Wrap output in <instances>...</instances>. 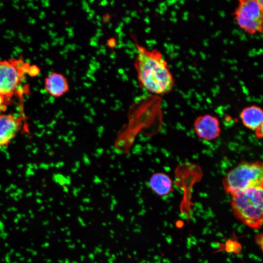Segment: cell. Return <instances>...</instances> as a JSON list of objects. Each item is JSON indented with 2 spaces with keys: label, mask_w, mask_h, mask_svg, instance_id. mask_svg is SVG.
Masks as SVG:
<instances>
[{
  "label": "cell",
  "mask_w": 263,
  "mask_h": 263,
  "mask_svg": "<svg viewBox=\"0 0 263 263\" xmlns=\"http://www.w3.org/2000/svg\"><path fill=\"white\" fill-rule=\"evenodd\" d=\"M138 54L134 67L138 80L142 88L155 94L170 92L174 86V79L168 63L158 50H149L136 43Z\"/></svg>",
  "instance_id": "obj_1"
},
{
  "label": "cell",
  "mask_w": 263,
  "mask_h": 263,
  "mask_svg": "<svg viewBox=\"0 0 263 263\" xmlns=\"http://www.w3.org/2000/svg\"><path fill=\"white\" fill-rule=\"evenodd\" d=\"M263 187L249 188L232 195L231 207L236 218L249 227L259 229L263 218Z\"/></svg>",
  "instance_id": "obj_2"
},
{
  "label": "cell",
  "mask_w": 263,
  "mask_h": 263,
  "mask_svg": "<svg viewBox=\"0 0 263 263\" xmlns=\"http://www.w3.org/2000/svg\"><path fill=\"white\" fill-rule=\"evenodd\" d=\"M262 162H243L231 169L223 180L226 193L231 195L254 188L263 187Z\"/></svg>",
  "instance_id": "obj_3"
},
{
  "label": "cell",
  "mask_w": 263,
  "mask_h": 263,
  "mask_svg": "<svg viewBox=\"0 0 263 263\" xmlns=\"http://www.w3.org/2000/svg\"><path fill=\"white\" fill-rule=\"evenodd\" d=\"M30 66L20 59L0 60V94L8 98L20 94L18 88Z\"/></svg>",
  "instance_id": "obj_4"
},
{
  "label": "cell",
  "mask_w": 263,
  "mask_h": 263,
  "mask_svg": "<svg viewBox=\"0 0 263 263\" xmlns=\"http://www.w3.org/2000/svg\"><path fill=\"white\" fill-rule=\"evenodd\" d=\"M234 14L236 23L244 32L252 35L262 33V0H240Z\"/></svg>",
  "instance_id": "obj_5"
},
{
  "label": "cell",
  "mask_w": 263,
  "mask_h": 263,
  "mask_svg": "<svg viewBox=\"0 0 263 263\" xmlns=\"http://www.w3.org/2000/svg\"><path fill=\"white\" fill-rule=\"evenodd\" d=\"M194 131L199 137L205 140H212L220 134L219 120L215 116L205 114L197 117L193 123Z\"/></svg>",
  "instance_id": "obj_6"
},
{
  "label": "cell",
  "mask_w": 263,
  "mask_h": 263,
  "mask_svg": "<svg viewBox=\"0 0 263 263\" xmlns=\"http://www.w3.org/2000/svg\"><path fill=\"white\" fill-rule=\"evenodd\" d=\"M20 120L11 114H0V146L7 145L20 129Z\"/></svg>",
  "instance_id": "obj_7"
},
{
  "label": "cell",
  "mask_w": 263,
  "mask_h": 263,
  "mask_svg": "<svg viewBox=\"0 0 263 263\" xmlns=\"http://www.w3.org/2000/svg\"><path fill=\"white\" fill-rule=\"evenodd\" d=\"M69 87L67 78L60 73L52 72L45 79V90L55 97L63 95L69 90Z\"/></svg>",
  "instance_id": "obj_8"
},
{
  "label": "cell",
  "mask_w": 263,
  "mask_h": 263,
  "mask_svg": "<svg viewBox=\"0 0 263 263\" xmlns=\"http://www.w3.org/2000/svg\"><path fill=\"white\" fill-rule=\"evenodd\" d=\"M240 117L243 124L250 130H256L263 126V112L257 106L244 108L241 112Z\"/></svg>",
  "instance_id": "obj_9"
},
{
  "label": "cell",
  "mask_w": 263,
  "mask_h": 263,
  "mask_svg": "<svg viewBox=\"0 0 263 263\" xmlns=\"http://www.w3.org/2000/svg\"><path fill=\"white\" fill-rule=\"evenodd\" d=\"M150 189L159 196H165L172 190V181L169 177L163 172H155L149 180Z\"/></svg>",
  "instance_id": "obj_10"
},
{
  "label": "cell",
  "mask_w": 263,
  "mask_h": 263,
  "mask_svg": "<svg viewBox=\"0 0 263 263\" xmlns=\"http://www.w3.org/2000/svg\"><path fill=\"white\" fill-rule=\"evenodd\" d=\"M9 98L0 94V113L5 109Z\"/></svg>",
  "instance_id": "obj_11"
},
{
  "label": "cell",
  "mask_w": 263,
  "mask_h": 263,
  "mask_svg": "<svg viewBox=\"0 0 263 263\" xmlns=\"http://www.w3.org/2000/svg\"><path fill=\"white\" fill-rule=\"evenodd\" d=\"M228 242V241H227ZM226 249L228 252H235V248L237 249V247H235V245H236V243H235L232 241H229L228 243H227L226 244Z\"/></svg>",
  "instance_id": "obj_12"
},
{
  "label": "cell",
  "mask_w": 263,
  "mask_h": 263,
  "mask_svg": "<svg viewBox=\"0 0 263 263\" xmlns=\"http://www.w3.org/2000/svg\"><path fill=\"white\" fill-rule=\"evenodd\" d=\"M256 239V242L258 244L261 246V249H262V241H263V236L262 234L260 233L259 234H257L256 236L255 237Z\"/></svg>",
  "instance_id": "obj_13"
},
{
  "label": "cell",
  "mask_w": 263,
  "mask_h": 263,
  "mask_svg": "<svg viewBox=\"0 0 263 263\" xmlns=\"http://www.w3.org/2000/svg\"><path fill=\"white\" fill-rule=\"evenodd\" d=\"M256 131V136L259 138L262 137L263 135V126L258 128Z\"/></svg>",
  "instance_id": "obj_14"
},
{
  "label": "cell",
  "mask_w": 263,
  "mask_h": 263,
  "mask_svg": "<svg viewBox=\"0 0 263 263\" xmlns=\"http://www.w3.org/2000/svg\"><path fill=\"white\" fill-rule=\"evenodd\" d=\"M9 234L7 232H2L0 233V238L3 240H5L8 236Z\"/></svg>",
  "instance_id": "obj_15"
},
{
  "label": "cell",
  "mask_w": 263,
  "mask_h": 263,
  "mask_svg": "<svg viewBox=\"0 0 263 263\" xmlns=\"http://www.w3.org/2000/svg\"><path fill=\"white\" fill-rule=\"evenodd\" d=\"M108 45L111 47H113L115 45V40L113 38L111 39L108 41Z\"/></svg>",
  "instance_id": "obj_16"
},
{
  "label": "cell",
  "mask_w": 263,
  "mask_h": 263,
  "mask_svg": "<svg viewBox=\"0 0 263 263\" xmlns=\"http://www.w3.org/2000/svg\"><path fill=\"white\" fill-rule=\"evenodd\" d=\"M4 227H5L4 224H3V222H2L0 220V232H4Z\"/></svg>",
  "instance_id": "obj_17"
},
{
  "label": "cell",
  "mask_w": 263,
  "mask_h": 263,
  "mask_svg": "<svg viewBox=\"0 0 263 263\" xmlns=\"http://www.w3.org/2000/svg\"><path fill=\"white\" fill-rule=\"evenodd\" d=\"M50 246V244L49 242H44L41 245V247L42 248H47Z\"/></svg>",
  "instance_id": "obj_18"
},
{
  "label": "cell",
  "mask_w": 263,
  "mask_h": 263,
  "mask_svg": "<svg viewBox=\"0 0 263 263\" xmlns=\"http://www.w3.org/2000/svg\"><path fill=\"white\" fill-rule=\"evenodd\" d=\"M18 210V209L16 207H12L11 208H8L7 209V211L10 212V211H17Z\"/></svg>",
  "instance_id": "obj_19"
},
{
  "label": "cell",
  "mask_w": 263,
  "mask_h": 263,
  "mask_svg": "<svg viewBox=\"0 0 263 263\" xmlns=\"http://www.w3.org/2000/svg\"><path fill=\"white\" fill-rule=\"evenodd\" d=\"M15 252V250L14 249H11L10 251L6 254V256H10V255L13 254Z\"/></svg>",
  "instance_id": "obj_20"
},
{
  "label": "cell",
  "mask_w": 263,
  "mask_h": 263,
  "mask_svg": "<svg viewBox=\"0 0 263 263\" xmlns=\"http://www.w3.org/2000/svg\"><path fill=\"white\" fill-rule=\"evenodd\" d=\"M4 261H5L7 263H10L11 260H10V256H6V255H5V257H4Z\"/></svg>",
  "instance_id": "obj_21"
},
{
  "label": "cell",
  "mask_w": 263,
  "mask_h": 263,
  "mask_svg": "<svg viewBox=\"0 0 263 263\" xmlns=\"http://www.w3.org/2000/svg\"><path fill=\"white\" fill-rule=\"evenodd\" d=\"M49 224V221L48 220L43 221L42 223V225L44 226L48 225Z\"/></svg>",
  "instance_id": "obj_22"
},
{
  "label": "cell",
  "mask_w": 263,
  "mask_h": 263,
  "mask_svg": "<svg viewBox=\"0 0 263 263\" xmlns=\"http://www.w3.org/2000/svg\"><path fill=\"white\" fill-rule=\"evenodd\" d=\"M32 255H34V256H36L38 255V251L35 250H34L33 249L32 250V251L31 252Z\"/></svg>",
  "instance_id": "obj_23"
},
{
  "label": "cell",
  "mask_w": 263,
  "mask_h": 263,
  "mask_svg": "<svg viewBox=\"0 0 263 263\" xmlns=\"http://www.w3.org/2000/svg\"><path fill=\"white\" fill-rule=\"evenodd\" d=\"M15 255L16 257L20 258V257H21V254L19 252L15 253Z\"/></svg>",
  "instance_id": "obj_24"
},
{
  "label": "cell",
  "mask_w": 263,
  "mask_h": 263,
  "mask_svg": "<svg viewBox=\"0 0 263 263\" xmlns=\"http://www.w3.org/2000/svg\"><path fill=\"white\" fill-rule=\"evenodd\" d=\"M44 261L46 263H51L52 262V260L50 259H46L45 258L44 259Z\"/></svg>",
  "instance_id": "obj_25"
},
{
  "label": "cell",
  "mask_w": 263,
  "mask_h": 263,
  "mask_svg": "<svg viewBox=\"0 0 263 263\" xmlns=\"http://www.w3.org/2000/svg\"><path fill=\"white\" fill-rule=\"evenodd\" d=\"M16 217L19 219H19H21V218H22V216H21V214L20 213H18L16 214Z\"/></svg>",
  "instance_id": "obj_26"
},
{
  "label": "cell",
  "mask_w": 263,
  "mask_h": 263,
  "mask_svg": "<svg viewBox=\"0 0 263 263\" xmlns=\"http://www.w3.org/2000/svg\"><path fill=\"white\" fill-rule=\"evenodd\" d=\"M13 222L15 223V224H18L19 222V219H18L17 217L15 218L13 220Z\"/></svg>",
  "instance_id": "obj_27"
},
{
  "label": "cell",
  "mask_w": 263,
  "mask_h": 263,
  "mask_svg": "<svg viewBox=\"0 0 263 263\" xmlns=\"http://www.w3.org/2000/svg\"><path fill=\"white\" fill-rule=\"evenodd\" d=\"M27 230H28V228L27 227H23L21 229V231L23 232L27 231Z\"/></svg>",
  "instance_id": "obj_28"
},
{
  "label": "cell",
  "mask_w": 263,
  "mask_h": 263,
  "mask_svg": "<svg viewBox=\"0 0 263 263\" xmlns=\"http://www.w3.org/2000/svg\"><path fill=\"white\" fill-rule=\"evenodd\" d=\"M25 257H22V256H21V257H20V258H19V260L20 261H21V262L24 261L25 260Z\"/></svg>",
  "instance_id": "obj_29"
},
{
  "label": "cell",
  "mask_w": 263,
  "mask_h": 263,
  "mask_svg": "<svg viewBox=\"0 0 263 263\" xmlns=\"http://www.w3.org/2000/svg\"><path fill=\"white\" fill-rule=\"evenodd\" d=\"M32 261H33V260H32V259L31 258H28L27 260V262L28 263H31L32 262Z\"/></svg>",
  "instance_id": "obj_30"
},
{
  "label": "cell",
  "mask_w": 263,
  "mask_h": 263,
  "mask_svg": "<svg viewBox=\"0 0 263 263\" xmlns=\"http://www.w3.org/2000/svg\"><path fill=\"white\" fill-rule=\"evenodd\" d=\"M2 217L4 220H7L8 217L5 214H2Z\"/></svg>",
  "instance_id": "obj_31"
},
{
  "label": "cell",
  "mask_w": 263,
  "mask_h": 263,
  "mask_svg": "<svg viewBox=\"0 0 263 263\" xmlns=\"http://www.w3.org/2000/svg\"><path fill=\"white\" fill-rule=\"evenodd\" d=\"M33 249H31V248H27L25 249V250L27 251V252H31L32 251Z\"/></svg>",
  "instance_id": "obj_32"
},
{
  "label": "cell",
  "mask_w": 263,
  "mask_h": 263,
  "mask_svg": "<svg viewBox=\"0 0 263 263\" xmlns=\"http://www.w3.org/2000/svg\"><path fill=\"white\" fill-rule=\"evenodd\" d=\"M44 207L43 206H41L38 209V211H41L42 210H43V209H44Z\"/></svg>",
  "instance_id": "obj_33"
},
{
  "label": "cell",
  "mask_w": 263,
  "mask_h": 263,
  "mask_svg": "<svg viewBox=\"0 0 263 263\" xmlns=\"http://www.w3.org/2000/svg\"><path fill=\"white\" fill-rule=\"evenodd\" d=\"M4 247H8V246H9V244L7 243H4Z\"/></svg>",
  "instance_id": "obj_34"
},
{
  "label": "cell",
  "mask_w": 263,
  "mask_h": 263,
  "mask_svg": "<svg viewBox=\"0 0 263 263\" xmlns=\"http://www.w3.org/2000/svg\"><path fill=\"white\" fill-rule=\"evenodd\" d=\"M30 217L31 219H33L35 217V215L33 213H32L30 215Z\"/></svg>",
  "instance_id": "obj_35"
},
{
  "label": "cell",
  "mask_w": 263,
  "mask_h": 263,
  "mask_svg": "<svg viewBox=\"0 0 263 263\" xmlns=\"http://www.w3.org/2000/svg\"><path fill=\"white\" fill-rule=\"evenodd\" d=\"M15 229H16V230H19V226H16L15 227Z\"/></svg>",
  "instance_id": "obj_36"
},
{
  "label": "cell",
  "mask_w": 263,
  "mask_h": 263,
  "mask_svg": "<svg viewBox=\"0 0 263 263\" xmlns=\"http://www.w3.org/2000/svg\"><path fill=\"white\" fill-rule=\"evenodd\" d=\"M45 237L47 239H50V236H49V235H46L45 236Z\"/></svg>",
  "instance_id": "obj_37"
},
{
  "label": "cell",
  "mask_w": 263,
  "mask_h": 263,
  "mask_svg": "<svg viewBox=\"0 0 263 263\" xmlns=\"http://www.w3.org/2000/svg\"><path fill=\"white\" fill-rule=\"evenodd\" d=\"M22 218H25L26 215L25 214H21Z\"/></svg>",
  "instance_id": "obj_38"
},
{
  "label": "cell",
  "mask_w": 263,
  "mask_h": 263,
  "mask_svg": "<svg viewBox=\"0 0 263 263\" xmlns=\"http://www.w3.org/2000/svg\"><path fill=\"white\" fill-rule=\"evenodd\" d=\"M28 212H29L30 215L33 213V212H32V210H29Z\"/></svg>",
  "instance_id": "obj_39"
},
{
  "label": "cell",
  "mask_w": 263,
  "mask_h": 263,
  "mask_svg": "<svg viewBox=\"0 0 263 263\" xmlns=\"http://www.w3.org/2000/svg\"><path fill=\"white\" fill-rule=\"evenodd\" d=\"M24 221L26 222V223H28L29 220L28 219H25Z\"/></svg>",
  "instance_id": "obj_40"
},
{
  "label": "cell",
  "mask_w": 263,
  "mask_h": 263,
  "mask_svg": "<svg viewBox=\"0 0 263 263\" xmlns=\"http://www.w3.org/2000/svg\"><path fill=\"white\" fill-rule=\"evenodd\" d=\"M47 233L48 235L51 234V232L50 230H47Z\"/></svg>",
  "instance_id": "obj_41"
},
{
  "label": "cell",
  "mask_w": 263,
  "mask_h": 263,
  "mask_svg": "<svg viewBox=\"0 0 263 263\" xmlns=\"http://www.w3.org/2000/svg\"><path fill=\"white\" fill-rule=\"evenodd\" d=\"M9 230L10 231H11L13 230V228H9Z\"/></svg>",
  "instance_id": "obj_42"
},
{
  "label": "cell",
  "mask_w": 263,
  "mask_h": 263,
  "mask_svg": "<svg viewBox=\"0 0 263 263\" xmlns=\"http://www.w3.org/2000/svg\"><path fill=\"white\" fill-rule=\"evenodd\" d=\"M31 246H33L34 245V244L33 242H32L31 244Z\"/></svg>",
  "instance_id": "obj_43"
},
{
  "label": "cell",
  "mask_w": 263,
  "mask_h": 263,
  "mask_svg": "<svg viewBox=\"0 0 263 263\" xmlns=\"http://www.w3.org/2000/svg\"><path fill=\"white\" fill-rule=\"evenodd\" d=\"M41 256L42 257H44L45 256V254L44 253H42Z\"/></svg>",
  "instance_id": "obj_44"
},
{
  "label": "cell",
  "mask_w": 263,
  "mask_h": 263,
  "mask_svg": "<svg viewBox=\"0 0 263 263\" xmlns=\"http://www.w3.org/2000/svg\"><path fill=\"white\" fill-rule=\"evenodd\" d=\"M50 215H53V212H50Z\"/></svg>",
  "instance_id": "obj_45"
},
{
  "label": "cell",
  "mask_w": 263,
  "mask_h": 263,
  "mask_svg": "<svg viewBox=\"0 0 263 263\" xmlns=\"http://www.w3.org/2000/svg\"><path fill=\"white\" fill-rule=\"evenodd\" d=\"M56 218H57V219L58 220H60V218H59V217L57 216Z\"/></svg>",
  "instance_id": "obj_46"
},
{
  "label": "cell",
  "mask_w": 263,
  "mask_h": 263,
  "mask_svg": "<svg viewBox=\"0 0 263 263\" xmlns=\"http://www.w3.org/2000/svg\"><path fill=\"white\" fill-rule=\"evenodd\" d=\"M1 261L2 262H3V261H4V259H1Z\"/></svg>",
  "instance_id": "obj_47"
},
{
  "label": "cell",
  "mask_w": 263,
  "mask_h": 263,
  "mask_svg": "<svg viewBox=\"0 0 263 263\" xmlns=\"http://www.w3.org/2000/svg\"><path fill=\"white\" fill-rule=\"evenodd\" d=\"M12 263H18L17 262H16V261H15V262H13Z\"/></svg>",
  "instance_id": "obj_48"
},
{
  "label": "cell",
  "mask_w": 263,
  "mask_h": 263,
  "mask_svg": "<svg viewBox=\"0 0 263 263\" xmlns=\"http://www.w3.org/2000/svg\"><path fill=\"white\" fill-rule=\"evenodd\" d=\"M53 234H55V231H53Z\"/></svg>",
  "instance_id": "obj_49"
},
{
  "label": "cell",
  "mask_w": 263,
  "mask_h": 263,
  "mask_svg": "<svg viewBox=\"0 0 263 263\" xmlns=\"http://www.w3.org/2000/svg\"><path fill=\"white\" fill-rule=\"evenodd\" d=\"M20 248H21V249H23V247L22 246H21V247H20Z\"/></svg>",
  "instance_id": "obj_50"
},
{
  "label": "cell",
  "mask_w": 263,
  "mask_h": 263,
  "mask_svg": "<svg viewBox=\"0 0 263 263\" xmlns=\"http://www.w3.org/2000/svg\"><path fill=\"white\" fill-rule=\"evenodd\" d=\"M48 207H50V206H49V205H48Z\"/></svg>",
  "instance_id": "obj_51"
},
{
  "label": "cell",
  "mask_w": 263,
  "mask_h": 263,
  "mask_svg": "<svg viewBox=\"0 0 263 263\" xmlns=\"http://www.w3.org/2000/svg\"><path fill=\"white\" fill-rule=\"evenodd\" d=\"M1 251V249H0V252Z\"/></svg>",
  "instance_id": "obj_52"
},
{
  "label": "cell",
  "mask_w": 263,
  "mask_h": 263,
  "mask_svg": "<svg viewBox=\"0 0 263 263\" xmlns=\"http://www.w3.org/2000/svg\"></svg>",
  "instance_id": "obj_53"
}]
</instances>
